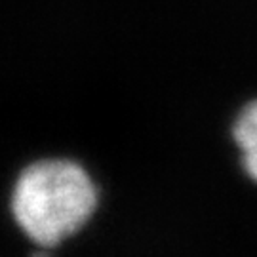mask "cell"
<instances>
[{
	"mask_svg": "<svg viewBox=\"0 0 257 257\" xmlns=\"http://www.w3.org/2000/svg\"><path fill=\"white\" fill-rule=\"evenodd\" d=\"M97 204L90 175L73 160H38L21 170L12 191V213L35 244L54 248L82 229Z\"/></svg>",
	"mask_w": 257,
	"mask_h": 257,
	"instance_id": "obj_1",
	"label": "cell"
},
{
	"mask_svg": "<svg viewBox=\"0 0 257 257\" xmlns=\"http://www.w3.org/2000/svg\"><path fill=\"white\" fill-rule=\"evenodd\" d=\"M232 138L242 151V166L257 183V101L248 103L234 120Z\"/></svg>",
	"mask_w": 257,
	"mask_h": 257,
	"instance_id": "obj_2",
	"label": "cell"
}]
</instances>
